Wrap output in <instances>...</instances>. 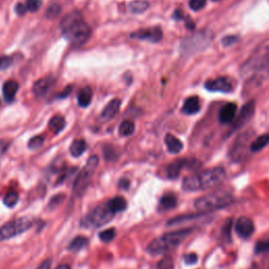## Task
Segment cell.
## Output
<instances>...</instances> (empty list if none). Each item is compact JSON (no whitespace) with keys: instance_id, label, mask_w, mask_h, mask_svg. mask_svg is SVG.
Wrapping results in <instances>:
<instances>
[{"instance_id":"obj_1","label":"cell","mask_w":269,"mask_h":269,"mask_svg":"<svg viewBox=\"0 0 269 269\" xmlns=\"http://www.w3.org/2000/svg\"><path fill=\"white\" fill-rule=\"evenodd\" d=\"M226 178V173L222 167H215L207 169L202 173H199L193 176L186 177L182 186L186 192H198L205 191V189L212 188L216 185L222 183Z\"/></svg>"},{"instance_id":"obj_2","label":"cell","mask_w":269,"mask_h":269,"mask_svg":"<svg viewBox=\"0 0 269 269\" xmlns=\"http://www.w3.org/2000/svg\"><path fill=\"white\" fill-rule=\"evenodd\" d=\"M62 34L69 42L75 45L85 43L92 34L89 25L81 19V15L74 12L64 17L61 22Z\"/></svg>"},{"instance_id":"obj_3","label":"cell","mask_w":269,"mask_h":269,"mask_svg":"<svg viewBox=\"0 0 269 269\" xmlns=\"http://www.w3.org/2000/svg\"><path fill=\"white\" fill-rule=\"evenodd\" d=\"M192 233V229H181V231L168 233L160 238L153 240L147 246V252L151 255H160L172 248L177 247L184 239Z\"/></svg>"},{"instance_id":"obj_4","label":"cell","mask_w":269,"mask_h":269,"mask_svg":"<svg viewBox=\"0 0 269 269\" xmlns=\"http://www.w3.org/2000/svg\"><path fill=\"white\" fill-rule=\"evenodd\" d=\"M234 202V197L225 192H216L199 198L195 202V207L199 212H209L215 209L227 207Z\"/></svg>"},{"instance_id":"obj_5","label":"cell","mask_w":269,"mask_h":269,"mask_svg":"<svg viewBox=\"0 0 269 269\" xmlns=\"http://www.w3.org/2000/svg\"><path fill=\"white\" fill-rule=\"evenodd\" d=\"M115 213L109 208L107 202L97 206L93 212L86 215L81 222V225L85 228H93V227H100L111 222Z\"/></svg>"},{"instance_id":"obj_6","label":"cell","mask_w":269,"mask_h":269,"mask_svg":"<svg viewBox=\"0 0 269 269\" xmlns=\"http://www.w3.org/2000/svg\"><path fill=\"white\" fill-rule=\"evenodd\" d=\"M34 224V220L28 217L18 218L15 220L5 223L0 228V242L8 240L18 235H21L28 231Z\"/></svg>"},{"instance_id":"obj_7","label":"cell","mask_w":269,"mask_h":269,"mask_svg":"<svg viewBox=\"0 0 269 269\" xmlns=\"http://www.w3.org/2000/svg\"><path fill=\"white\" fill-rule=\"evenodd\" d=\"M98 165V158L96 156H92L88 159L85 167L82 169L80 175H79L74 183V194L80 196L84 193L89 181H91L92 176Z\"/></svg>"},{"instance_id":"obj_8","label":"cell","mask_w":269,"mask_h":269,"mask_svg":"<svg viewBox=\"0 0 269 269\" xmlns=\"http://www.w3.org/2000/svg\"><path fill=\"white\" fill-rule=\"evenodd\" d=\"M204 86L207 91L215 93H231L234 91L233 80L228 77H219L208 80Z\"/></svg>"},{"instance_id":"obj_9","label":"cell","mask_w":269,"mask_h":269,"mask_svg":"<svg viewBox=\"0 0 269 269\" xmlns=\"http://www.w3.org/2000/svg\"><path fill=\"white\" fill-rule=\"evenodd\" d=\"M200 163H199L195 159H178V160L172 162L166 168V175L169 179H177L180 175L182 168L184 167H199Z\"/></svg>"},{"instance_id":"obj_10","label":"cell","mask_w":269,"mask_h":269,"mask_svg":"<svg viewBox=\"0 0 269 269\" xmlns=\"http://www.w3.org/2000/svg\"><path fill=\"white\" fill-rule=\"evenodd\" d=\"M255 113V101H248L241 109L240 114L238 115L236 118V120L234 121V126L232 131H236V129L242 128L249 120H251L252 117L254 116Z\"/></svg>"},{"instance_id":"obj_11","label":"cell","mask_w":269,"mask_h":269,"mask_svg":"<svg viewBox=\"0 0 269 269\" xmlns=\"http://www.w3.org/2000/svg\"><path fill=\"white\" fill-rule=\"evenodd\" d=\"M132 38L140 39V40H145L149 42H159L163 37V33L160 27H151V28H143L140 31H137L131 34Z\"/></svg>"},{"instance_id":"obj_12","label":"cell","mask_w":269,"mask_h":269,"mask_svg":"<svg viewBox=\"0 0 269 269\" xmlns=\"http://www.w3.org/2000/svg\"><path fill=\"white\" fill-rule=\"evenodd\" d=\"M236 233L241 238H249L255 232V224L249 218L241 217L236 222Z\"/></svg>"},{"instance_id":"obj_13","label":"cell","mask_w":269,"mask_h":269,"mask_svg":"<svg viewBox=\"0 0 269 269\" xmlns=\"http://www.w3.org/2000/svg\"><path fill=\"white\" fill-rule=\"evenodd\" d=\"M237 114V104L236 103H227L221 107L219 112V121L221 124H229L235 121Z\"/></svg>"},{"instance_id":"obj_14","label":"cell","mask_w":269,"mask_h":269,"mask_svg":"<svg viewBox=\"0 0 269 269\" xmlns=\"http://www.w3.org/2000/svg\"><path fill=\"white\" fill-rule=\"evenodd\" d=\"M200 109H201L200 99L197 96L188 97L182 106V112L186 115H195L200 112Z\"/></svg>"},{"instance_id":"obj_15","label":"cell","mask_w":269,"mask_h":269,"mask_svg":"<svg viewBox=\"0 0 269 269\" xmlns=\"http://www.w3.org/2000/svg\"><path fill=\"white\" fill-rule=\"evenodd\" d=\"M53 83H54V80L52 78L45 77L42 79H39V80L36 81L33 86V92L37 97H41L49 91V88L52 87Z\"/></svg>"},{"instance_id":"obj_16","label":"cell","mask_w":269,"mask_h":269,"mask_svg":"<svg viewBox=\"0 0 269 269\" xmlns=\"http://www.w3.org/2000/svg\"><path fill=\"white\" fill-rule=\"evenodd\" d=\"M18 88H19V84L15 80H8L3 84L2 94H3L4 100L6 102H12L14 100L15 96L18 92Z\"/></svg>"},{"instance_id":"obj_17","label":"cell","mask_w":269,"mask_h":269,"mask_svg":"<svg viewBox=\"0 0 269 269\" xmlns=\"http://www.w3.org/2000/svg\"><path fill=\"white\" fill-rule=\"evenodd\" d=\"M121 105V100L120 99H114L111 102H109L102 111L101 117L105 120H109V119H113L119 112Z\"/></svg>"},{"instance_id":"obj_18","label":"cell","mask_w":269,"mask_h":269,"mask_svg":"<svg viewBox=\"0 0 269 269\" xmlns=\"http://www.w3.org/2000/svg\"><path fill=\"white\" fill-rule=\"evenodd\" d=\"M165 144L167 151L171 154H179L183 149V143L172 134H167L165 136Z\"/></svg>"},{"instance_id":"obj_19","label":"cell","mask_w":269,"mask_h":269,"mask_svg":"<svg viewBox=\"0 0 269 269\" xmlns=\"http://www.w3.org/2000/svg\"><path fill=\"white\" fill-rule=\"evenodd\" d=\"M93 89L89 86L83 87L78 94V104L81 107H86L92 102Z\"/></svg>"},{"instance_id":"obj_20","label":"cell","mask_w":269,"mask_h":269,"mask_svg":"<svg viewBox=\"0 0 269 269\" xmlns=\"http://www.w3.org/2000/svg\"><path fill=\"white\" fill-rule=\"evenodd\" d=\"M48 127L53 133L59 134L65 127V119L61 115H56L49 120Z\"/></svg>"},{"instance_id":"obj_21","label":"cell","mask_w":269,"mask_h":269,"mask_svg":"<svg viewBox=\"0 0 269 269\" xmlns=\"http://www.w3.org/2000/svg\"><path fill=\"white\" fill-rule=\"evenodd\" d=\"M176 206H177V198L172 194L164 195L161 198L160 203H159V209H160V211H169V209H173Z\"/></svg>"},{"instance_id":"obj_22","label":"cell","mask_w":269,"mask_h":269,"mask_svg":"<svg viewBox=\"0 0 269 269\" xmlns=\"http://www.w3.org/2000/svg\"><path fill=\"white\" fill-rule=\"evenodd\" d=\"M107 204H108L109 208H111L115 214L125 211V208L127 206L125 199L122 197H116V198L112 199V200H109L107 202Z\"/></svg>"},{"instance_id":"obj_23","label":"cell","mask_w":269,"mask_h":269,"mask_svg":"<svg viewBox=\"0 0 269 269\" xmlns=\"http://www.w3.org/2000/svg\"><path fill=\"white\" fill-rule=\"evenodd\" d=\"M269 144V134H264L259 136L251 145V151L253 153H258Z\"/></svg>"},{"instance_id":"obj_24","label":"cell","mask_w":269,"mask_h":269,"mask_svg":"<svg viewBox=\"0 0 269 269\" xmlns=\"http://www.w3.org/2000/svg\"><path fill=\"white\" fill-rule=\"evenodd\" d=\"M86 142L82 139H76V140L72 143L71 148H69V152H71L72 156L74 157H79L81 156L85 151H86Z\"/></svg>"},{"instance_id":"obj_25","label":"cell","mask_w":269,"mask_h":269,"mask_svg":"<svg viewBox=\"0 0 269 269\" xmlns=\"http://www.w3.org/2000/svg\"><path fill=\"white\" fill-rule=\"evenodd\" d=\"M87 239L85 237H76L74 240L69 243L68 245V251H72V252H79L81 251V249H83L86 245H87Z\"/></svg>"},{"instance_id":"obj_26","label":"cell","mask_w":269,"mask_h":269,"mask_svg":"<svg viewBox=\"0 0 269 269\" xmlns=\"http://www.w3.org/2000/svg\"><path fill=\"white\" fill-rule=\"evenodd\" d=\"M134 131H135V124L133 121L125 120L120 124V126H119V134L123 137H128L133 135Z\"/></svg>"},{"instance_id":"obj_27","label":"cell","mask_w":269,"mask_h":269,"mask_svg":"<svg viewBox=\"0 0 269 269\" xmlns=\"http://www.w3.org/2000/svg\"><path fill=\"white\" fill-rule=\"evenodd\" d=\"M148 7V2L143 1V0H137V1H134L129 5V8L133 13H143L145 9Z\"/></svg>"},{"instance_id":"obj_28","label":"cell","mask_w":269,"mask_h":269,"mask_svg":"<svg viewBox=\"0 0 269 269\" xmlns=\"http://www.w3.org/2000/svg\"><path fill=\"white\" fill-rule=\"evenodd\" d=\"M116 235V231L114 228H109V229H105V231L101 232L99 234V238H100V240L104 243H109L113 239L115 238Z\"/></svg>"},{"instance_id":"obj_29","label":"cell","mask_w":269,"mask_h":269,"mask_svg":"<svg viewBox=\"0 0 269 269\" xmlns=\"http://www.w3.org/2000/svg\"><path fill=\"white\" fill-rule=\"evenodd\" d=\"M24 5V9L25 12L29 11V12H36L38 11L39 8H40V5H41V1L40 0H26V2L23 3Z\"/></svg>"},{"instance_id":"obj_30","label":"cell","mask_w":269,"mask_h":269,"mask_svg":"<svg viewBox=\"0 0 269 269\" xmlns=\"http://www.w3.org/2000/svg\"><path fill=\"white\" fill-rule=\"evenodd\" d=\"M18 201V195L14 192L12 193H8L4 196L3 198V203L7 206V207H13L16 205Z\"/></svg>"},{"instance_id":"obj_31","label":"cell","mask_w":269,"mask_h":269,"mask_svg":"<svg viewBox=\"0 0 269 269\" xmlns=\"http://www.w3.org/2000/svg\"><path fill=\"white\" fill-rule=\"evenodd\" d=\"M158 269H174V261L171 257H165L158 263Z\"/></svg>"},{"instance_id":"obj_32","label":"cell","mask_w":269,"mask_h":269,"mask_svg":"<svg viewBox=\"0 0 269 269\" xmlns=\"http://www.w3.org/2000/svg\"><path fill=\"white\" fill-rule=\"evenodd\" d=\"M44 142V139L42 136H36V137H33L31 140H29L28 142V148L31 149H37L40 147Z\"/></svg>"},{"instance_id":"obj_33","label":"cell","mask_w":269,"mask_h":269,"mask_svg":"<svg viewBox=\"0 0 269 269\" xmlns=\"http://www.w3.org/2000/svg\"><path fill=\"white\" fill-rule=\"evenodd\" d=\"M206 0H189V7H191L193 11L199 12L205 6Z\"/></svg>"},{"instance_id":"obj_34","label":"cell","mask_w":269,"mask_h":269,"mask_svg":"<svg viewBox=\"0 0 269 269\" xmlns=\"http://www.w3.org/2000/svg\"><path fill=\"white\" fill-rule=\"evenodd\" d=\"M269 252V239L265 241H261L258 242L256 245V253L257 254H262V253H266Z\"/></svg>"},{"instance_id":"obj_35","label":"cell","mask_w":269,"mask_h":269,"mask_svg":"<svg viewBox=\"0 0 269 269\" xmlns=\"http://www.w3.org/2000/svg\"><path fill=\"white\" fill-rule=\"evenodd\" d=\"M13 64V58L11 56L0 57V71L5 69Z\"/></svg>"},{"instance_id":"obj_36","label":"cell","mask_w":269,"mask_h":269,"mask_svg":"<svg viewBox=\"0 0 269 269\" xmlns=\"http://www.w3.org/2000/svg\"><path fill=\"white\" fill-rule=\"evenodd\" d=\"M197 261H198V256L196 254H194V253L187 254V255L184 256V262L186 264H188V265L195 264V263H197Z\"/></svg>"},{"instance_id":"obj_37","label":"cell","mask_w":269,"mask_h":269,"mask_svg":"<svg viewBox=\"0 0 269 269\" xmlns=\"http://www.w3.org/2000/svg\"><path fill=\"white\" fill-rule=\"evenodd\" d=\"M237 41H238V37H236V36H227V37L223 38L222 43H223L224 46H231V45L235 44Z\"/></svg>"},{"instance_id":"obj_38","label":"cell","mask_w":269,"mask_h":269,"mask_svg":"<svg viewBox=\"0 0 269 269\" xmlns=\"http://www.w3.org/2000/svg\"><path fill=\"white\" fill-rule=\"evenodd\" d=\"M37 269H51V261L44 260L40 265L37 267Z\"/></svg>"},{"instance_id":"obj_39","label":"cell","mask_w":269,"mask_h":269,"mask_svg":"<svg viewBox=\"0 0 269 269\" xmlns=\"http://www.w3.org/2000/svg\"><path fill=\"white\" fill-rule=\"evenodd\" d=\"M174 17L177 19V20H180V19L183 18V12L181 11V9H177V11L175 12Z\"/></svg>"},{"instance_id":"obj_40","label":"cell","mask_w":269,"mask_h":269,"mask_svg":"<svg viewBox=\"0 0 269 269\" xmlns=\"http://www.w3.org/2000/svg\"><path fill=\"white\" fill-rule=\"evenodd\" d=\"M56 269H71V268H69V266L68 265H65V264H63V265H59Z\"/></svg>"},{"instance_id":"obj_41","label":"cell","mask_w":269,"mask_h":269,"mask_svg":"<svg viewBox=\"0 0 269 269\" xmlns=\"http://www.w3.org/2000/svg\"><path fill=\"white\" fill-rule=\"evenodd\" d=\"M213 1H219V0H213Z\"/></svg>"}]
</instances>
